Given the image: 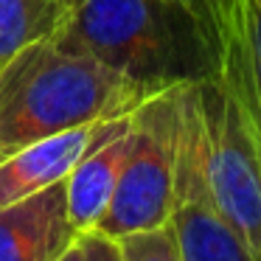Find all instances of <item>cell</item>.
<instances>
[{"label": "cell", "mask_w": 261, "mask_h": 261, "mask_svg": "<svg viewBox=\"0 0 261 261\" xmlns=\"http://www.w3.org/2000/svg\"><path fill=\"white\" fill-rule=\"evenodd\" d=\"M59 0H0V68L34 42L51 40Z\"/></svg>", "instance_id": "cell-10"}, {"label": "cell", "mask_w": 261, "mask_h": 261, "mask_svg": "<svg viewBox=\"0 0 261 261\" xmlns=\"http://www.w3.org/2000/svg\"><path fill=\"white\" fill-rule=\"evenodd\" d=\"M51 42L85 54L146 96L216 76V29L182 0H68Z\"/></svg>", "instance_id": "cell-1"}, {"label": "cell", "mask_w": 261, "mask_h": 261, "mask_svg": "<svg viewBox=\"0 0 261 261\" xmlns=\"http://www.w3.org/2000/svg\"><path fill=\"white\" fill-rule=\"evenodd\" d=\"M146 98L93 57L34 42L0 68V160L42 138L132 115Z\"/></svg>", "instance_id": "cell-2"}, {"label": "cell", "mask_w": 261, "mask_h": 261, "mask_svg": "<svg viewBox=\"0 0 261 261\" xmlns=\"http://www.w3.org/2000/svg\"><path fill=\"white\" fill-rule=\"evenodd\" d=\"M79 247H82L85 261H124L118 239L107 236V233L96 230V227L79 233Z\"/></svg>", "instance_id": "cell-12"}, {"label": "cell", "mask_w": 261, "mask_h": 261, "mask_svg": "<svg viewBox=\"0 0 261 261\" xmlns=\"http://www.w3.org/2000/svg\"><path fill=\"white\" fill-rule=\"evenodd\" d=\"M76 239L65 180L0 208V261H59Z\"/></svg>", "instance_id": "cell-7"}, {"label": "cell", "mask_w": 261, "mask_h": 261, "mask_svg": "<svg viewBox=\"0 0 261 261\" xmlns=\"http://www.w3.org/2000/svg\"><path fill=\"white\" fill-rule=\"evenodd\" d=\"M169 222L174 227L182 261H255L253 250L222 216L211 194L197 85L182 87V129Z\"/></svg>", "instance_id": "cell-5"}, {"label": "cell", "mask_w": 261, "mask_h": 261, "mask_svg": "<svg viewBox=\"0 0 261 261\" xmlns=\"http://www.w3.org/2000/svg\"><path fill=\"white\" fill-rule=\"evenodd\" d=\"M216 76L261 141V0H216Z\"/></svg>", "instance_id": "cell-6"}, {"label": "cell", "mask_w": 261, "mask_h": 261, "mask_svg": "<svg viewBox=\"0 0 261 261\" xmlns=\"http://www.w3.org/2000/svg\"><path fill=\"white\" fill-rule=\"evenodd\" d=\"M129 149H132V115H126L65 177L70 222L76 225L79 233L93 230L101 222V216L107 214Z\"/></svg>", "instance_id": "cell-9"}, {"label": "cell", "mask_w": 261, "mask_h": 261, "mask_svg": "<svg viewBox=\"0 0 261 261\" xmlns=\"http://www.w3.org/2000/svg\"><path fill=\"white\" fill-rule=\"evenodd\" d=\"M118 244L124 261H182L171 222L152 227V230L126 233L118 239Z\"/></svg>", "instance_id": "cell-11"}, {"label": "cell", "mask_w": 261, "mask_h": 261, "mask_svg": "<svg viewBox=\"0 0 261 261\" xmlns=\"http://www.w3.org/2000/svg\"><path fill=\"white\" fill-rule=\"evenodd\" d=\"M180 129L182 87L154 93L132 113V149L96 230L121 239L171 219Z\"/></svg>", "instance_id": "cell-3"}, {"label": "cell", "mask_w": 261, "mask_h": 261, "mask_svg": "<svg viewBox=\"0 0 261 261\" xmlns=\"http://www.w3.org/2000/svg\"><path fill=\"white\" fill-rule=\"evenodd\" d=\"M65 3H68V0H59V9H62ZM182 3H188V6L194 9V12H199V14H202V17L208 20L211 25H214V14H216V0H182ZM214 29H216V25H214Z\"/></svg>", "instance_id": "cell-13"}, {"label": "cell", "mask_w": 261, "mask_h": 261, "mask_svg": "<svg viewBox=\"0 0 261 261\" xmlns=\"http://www.w3.org/2000/svg\"><path fill=\"white\" fill-rule=\"evenodd\" d=\"M197 98L214 202L261 261V141L219 76L199 82Z\"/></svg>", "instance_id": "cell-4"}, {"label": "cell", "mask_w": 261, "mask_h": 261, "mask_svg": "<svg viewBox=\"0 0 261 261\" xmlns=\"http://www.w3.org/2000/svg\"><path fill=\"white\" fill-rule=\"evenodd\" d=\"M124 118L76 126V129L29 143V146L17 149L14 154L3 158L0 160V208L20 202V199L31 197V194L45 191L54 182H62L73 171V166L104 135H110Z\"/></svg>", "instance_id": "cell-8"}, {"label": "cell", "mask_w": 261, "mask_h": 261, "mask_svg": "<svg viewBox=\"0 0 261 261\" xmlns=\"http://www.w3.org/2000/svg\"><path fill=\"white\" fill-rule=\"evenodd\" d=\"M59 261H85V255H82V247H79V239H76L73 247H68L62 255H59Z\"/></svg>", "instance_id": "cell-14"}]
</instances>
